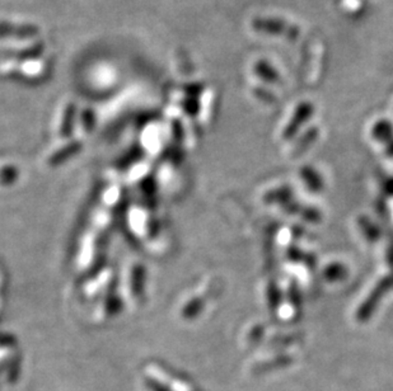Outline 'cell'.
I'll return each instance as SVG.
<instances>
[{
	"instance_id": "obj_1",
	"label": "cell",
	"mask_w": 393,
	"mask_h": 391,
	"mask_svg": "<svg viewBox=\"0 0 393 391\" xmlns=\"http://www.w3.org/2000/svg\"><path fill=\"white\" fill-rule=\"evenodd\" d=\"M391 290H393V273L380 279L374 287L373 291L368 295L367 300L360 305L359 310L356 312L358 320L361 323L368 322L373 315L374 310H377V306L380 305L382 298Z\"/></svg>"
},
{
	"instance_id": "obj_2",
	"label": "cell",
	"mask_w": 393,
	"mask_h": 391,
	"mask_svg": "<svg viewBox=\"0 0 393 391\" xmlns=\"http://www.w3.org/2000/svg\"><path fill=\"white\" fill-rule=\"evenodd\" d=\"M40 29L34 25H14L8 22H0V39H17L27 40L36 37Z\"/></svg>"
},
{
	"instance_id": "obj_3",
	"label": "cell",
	"mask_w": 393,
	"mask_h": 391,
	"mask_svg": "<svg viewBox=\"0 0 393 391\" xmlns=\"http://www.w3.org/2000/svg\"><path fill=\"white\" fill-rule=\"evenodd\" d=\"M311 111L312 108L308 106V105H302L298 110V112L295 114V119L290 122V125L288 126L287 131H285V139H290L293 136L294 133H297V130L299 128V125L302 122H306L309 114H311Z\"/></svg>"
},
{
	"instance_id": "obj_4",
	"label": "cell",
	"mask_w": 393,
	"mask_h": 391,
	"mask_svg": "<svg viewBox=\"0 0 393 391\" xmlns=\"http://www.w3.org/2000/svg\"><path fill=\"white\" fill-rule=\"evenodd\" d=\"M292 199V193L288 188H280L275 190L270 193H267V202H275V204H284L287 206Z\"/></svg>"
},
{
	"instance_id": "obj_5",
	"label": "cell",
	"mask_w": 393,
	"mask_h": 391,
	"mask_svg": "<svg viewBox=\"0 0 393 391\" xmlns=\"http://www.w3.org/2000/svg\"><path fill=\"white\" fill-rule=\"evenodd\" d=\"M374 138L380 140V141H391L392 140L393 131L392 126L389 122L382 121L373 130Z\"/></svg>"
},
{
	"instance_id": "obj_6",
	"label": "cell",
	"mask_w": 393,
	"mask_h": 391,
	"mask_svg": "<svg viewBox=\"0 0 393 391\" xmlns=\"http://www.w3.org/2000/svg\"><path fill=\"white\" fill-rule=\"evenodd\" d=\"M302 178L306 182L308 187L312 190V191H320L322 188V180H321L318 174L309 169V168H306L303 172H302Z\"/></svg>"
},
{
	"instance_id": "obj_7",
	"label": "cell",
	"mask_w": 393,
	"mask_h": 391,
	"mask_svg": "<svg viewBox=\"0 0 393 391\" xmlns=\"http://www.w3.org/2000/svg\"><path fill=\"white\" fill-rule=\"evenodd\" d=\"M42 51H44V46L40 44V45L31 47V48H27L25 51H20L17 55H11V58L18 60L36 59V58L41 56Z\"/></svg>"
},
{
	"instance_id": "obj_8",
	"label": "cell",
	"mask_w": 393,
	"mask_h": 391,
	"mask_svg": "<svg viewBox=\"0 0 393 391\" xmlns=\"http://www.w3.org/2000/svg\"><path fill=\"white\" fill-rule=\"evenodd\" d=\"M345 274H347V271H345V268H344L342 265H333L327 268L326 277L327 279H330V281H339V279H342L345 277Z\"/></svg>"
},
{
	"instance_id": "obj_9",
	"label": "cell",
	"mask_w": 393,
	"mask_h": 391,
	"mask_svg": "<svg viewBox=\"0 0 393 391\" xmlns=\"http://www.w3.org/2000/svg\"><path fill=\"white\" fill-rule=\"evenodd\" d=\"M388 263L393 265V243L389 246V249H388Z\"/></svg>"
}]
</instances>
